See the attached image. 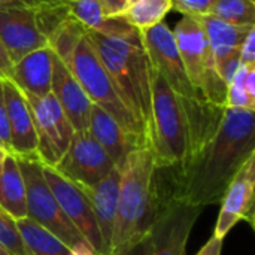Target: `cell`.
<instances>
[{"instance_id":"e575fe53","label":"cell","mask_w":255,"mask_h":255,"mask_svg":"<svg viewBox=\"0 0 255 255\" xmlns=\"http://www.w3.org/2000/svg\"><path fill=\"white\" fill-rule=\"evenodd\" d=\"M12 66H13V63L10 61V58H9V55H7V52H6V49L3 48V45H1V42H0V76H1L3 79H7V78H9L10 70H12Z\"/></svg>"},{"instance_id":"d590c367","label":"cell","mask_w":255,"mask_h":255,"mask_svg":"<svg viewBox=\"0 0 255 255\" xmlns=\"http://www.w3.org/2000/svg\"><path fill=\"white\" fill-rule=\"evenodd\" d=\"M244 87H245V91L248 93V96L255 100V66L248 69L245 81H244Z\"/></svg>"},{"instance_id":"83f0119b","label":"cell","mask_w":255,"mask_h":255,"mask_svg":"<svg viewBox=\"0 0 255 255\" xmlns=\"http://www.w3.org/2000/svg\"><path fill=\"white\" fill-rule=\"evenodd\" d=\"M172 9L181 12L182 15L190 16H202L208 15L212 6L218 0H170Z\"/></svg>"},{"instance_id":"2e32d148","label":"cell","mask_w":255,"mask_h":255,"mask_svg":"<svg viewBox=\"0 0 255 255\" xmlns=\"http://www.w3.org/2000/svg\"><path fill=\"white\" fill-rule=\"evenodd\" d=\"M10 130V152L19 157H37V134L30 106L22 91L9 79L1 81Z\"/></svg>"},{"instance_id":"1f68e13d","label":"cell","mask_w":255,"mask_h":255,"mask_svg":"<svg viewBox=\"0 0 255 255\" xmlns=\"http://www.w3.org/2000/svg\"><path fill=\"white\" fill-rule=\"evenodd\" d=\"M239 61L245 66H255V27L248 31L241 45Z\"/></svg>"},{"instance_id":"5bb4252c","label":"cell","mask_w":255,"mask_h":255,"mask_svg":"<svg viewBox=\"0 0 255 255\" xmlns=\"http://www.w3.org/2000/svg\"><path fill=\"white\" fill-rule=\"evenodd\" d=\"M197 18L202 22L203 30L206 33L217 64V70L220 76L224 79V82L229 85L241 64L239 61L241 45L253 27L233 25L214 15H202Z\"/></svg>"},{"instance_id":"ac0fdd59","label":"cell","mask_w":255,"mask_h":255,"mask_svg":"<svg viewBox=\"0 0 255 255\" xmlns=\"http://www.w3.org/2000/svg\"><path fill=\"white\" fill-rule=\"evenodd\" d=\"M88 131L106 151L115 166H121L131 151L146 145L145 140L124 130L118 121L96 105L91 106Z\"/></svg>"},{"instance_id":"60d3db41","label":"cell","mask_w":255,"mask_h":255,"mask_svg":"<svg viewBox=\"0 0 255 255\" xmlns=\"http://www.w3.org/2000/svg\"><path fill=\"white\" fill-rule=\"evenodd\" d=\"M1 81H3V78H1V76H0V82H1Z\"/></svg>"},{"instance_id":"3957f363","label":"cell","mask_w":255,"mask_h":255,"mask_svg":"<svg viewBox=\"0 0 255 255\" xmlns=\"http://www.w3.org/2000/svg\"><path fill=\"white\" fill-rule=\"evenodd\" d=\"M118 206L111 254L145 236L154 221L157 166L145 145L131 151L120 166Z\"/></svg>"},{"instance_id":"8992f818","label":"cell","mask_w":255,"mask_h":255,"mask_svg":"<svg viewBox=\"0 0 255 255\" xmlns=\"http://www.w3.org/2000/svg\"><path fill=\"white\" fill-rule=\"evenodd\" d=\"M172 31L187 75L199 97L214 106L226 108L227 84L217 70L206 33L199 18L182 15Z\"/></svg>"},{"instance_id":"f546056e","label":"cell","mask_w":255,"mask_h":255,"mask_svg":"<svg viewBox=\"0 0 255 255\" xmlns=\"http://www.w3.org/2000/svg\"><path fill=\"white\" fill-rule=\"evenodd\" d=\"M151 251H152V239H151V232H148L136 242L114 251L111 255H151Z\"/></svg>"},{"instance_id":"6da1fadb","label":"cell","mask_w":255,"mask_h":255,"mask_svg":"<svg viewBox=\"0 0 255 255\" xmlns=\"http://www.w3.org/2000/svg\"><path fill=\"white\" fill-rule=\"evenodd\" d=\"M255 154V111L226 108L214 137L173 179L170 199L205 209L221 203L229 185Z\"/></svg>"},{"instance_id":"8fae6325","label":"cell","mask_w":255,"mask_h":255,"mask_svg":"<svg viewBox=\"0 0 255 255\" xmlns=\"http://www.w3.org/2000/svg\"><path fill=\"white\" fill-rule=\"evenodd\" d=\"M42 172L48 187L51 188L54 197L57 199L61 211L67 217V220L76 227V230L82 235V238L90 244V247L102 255V238L100 232L85 193L61 176L54 167L42 164Z\"/></svg>"},{"instance_id":"44dd1931","label":"cell","mask_w":255,"mask_h":255,"mask_svg":"<svg viewBox=\"0 0 255 255\" xmlns=\"http://www.w3.org/2000/svg\"><path fill=\"white\" fill-rule=\"evenodd\" d=\"M67 4L70 15L91 31L106 36H126L136 30L121 16L108 18L100 0H69Z\"/></svg>"},{"instance_id":"d6986e66","label":"cell","mask_w":255,"mask_h":255,"mask_svg":"<svg viewBox=\"0 0 255 255\" xmlns=\"http://www.w3.org/2000/svg\"><path fill=\"white\" fill-rule=\"evenodd\" d=\"M54 52L49 46L36 49L13 63L9 81L22 93L43 97L51 93Z\"/></svg>"},{"instance_id":"f1b7e54d","label":"cell","mask_w":255,"mask_h":255,"mask_svg":"<svg viewBox=\"0 0 255 255\" xmlns=\"http://www.w3.org/2000/svg\"><path fill=\"white\" fill-rule=\"evenodd\" d=\"M69 0H0V9L4 7H27V9H43L67 4Z\"/></svg>"},{"instance_id":"7c38bea8","label":"cell","mask_w":255,"mask_h":255,"mask_svg":"<svg viewBox=\"0 0 255 255\" xmlns=\"http://www.w3.org/2000/svg\"><path fill=\"white\" fill-rule=\"evenodd\" d=\"M254 199L255 154L245 161L229 185L221 200V211L215 224L214 236L226 239L232 229L241 221L254 227Z\"/></svg>"},{"instance_id":"836d02e7","label":"cell","mask_w":255,"mask_h":255,"mask_svg":"<svg viewBox=\"0 0 255 255\" xmlns=\"http://www.w3.org/2000/svg\"><path fill=\"white\" fill-rule=\"evenodd\" d=\"M223 245H224V239L212 235V238L208 241V244H205V247L199 251L197 255H221Z\"/></svg>"},{"instance_id":"4fadbf2b","label":"cell","mask_w":255,"mask_h":255,"mask_svg":"<svg viewBox=\"0 0 255 255\" xmlns=\"http://www.w3.org/2000/svg\"><path fill=\"white\" fill-rule=\"evenodd\" d=\"M36 10L27 7L0 9V42L12 63L48 46L46 37L39 30Z\"/></svg>"},{"instance_id":"4316f807","label":"cell","mask_w":255,"mask_h":255,"mask_svg":"<svg viewBox=\"0 0 255 255\" xmlns=\"http://www.w3.org/2000/svg\"><path fill=\"white\" fill-rule=\"evenodd\" d=\"M0 244L12 255H31L21 239L15 220L3 209H0Z\"/></svg>"},{"instance_id":"f35d334b","label":"cell","mask_w":255,"mask_h":255,"mask_svg":"<svg viewBox=\"0 0 255 255\" xmlns=\"http://www.w3.org/2000/svg\"><path fill=\"white\" fill-rule=\"evenodd\" d=\"M0 255H12V254H10V253H9V251H7V250H6L4 247H3V245L0 244Z\"/></svg>"},{"instance_id":"74e56055","label":"cell","mask_w":255,"mask_h":255,"mask_svg":"<svg viewBox=\"0 0 255 255\" xmlns=\"http://www.w3.org/2000/svg\"><path fill=\"white\" fill-rule=\"evenodd\" d=\"M9 154H10V152H9L7 149H4L3 146H0V166L3 164V161L6 160V157H7Z\"/></svg>"},{"instance_id":"30bf717a","label":"cell","mask_w":255,"mask_h":255,"mask_svg":"<svg viewBox=\"0 0 255 255\" xmlns=\"http://www.w3.org/2000/svg\"><path fill=\"white\" fill-rule=\"evenodd\" d=\"M202 214V209L187 203L167 199L157 206L151 224V255H185L191 230Z\"/></svg>"},{"instance_id":"e0dca14e","label":"cell","mask_w":255,"mask_h":255,"mask_svg":"<svg viewBox=\"0 0 255 255\" xmlns=\"http://www.w3.org/2000/svg\"><path fill=\"white\" fill-rule=\"evenodd\" d=\"M120 166H115L106 178L93 187H79L90 200L100 238H102V255H111L112 235L118 206L120 190Z\"/></svg>"},{"instance_id":"d6a6232c","label":"cell","mask_w":255,"mask_h":255,"mask_svg":"<svg viewBox=\"0 0 255 255\" xmlns=\"http://www.w3.org/2000/svg\"><path fill=\"white\" fill-rule=\"evenodd\" d=\"M103 12L108 18L120 16L128 6L127 0H100Z\"/></svg>"},{"instance_id":"cb8c5ba5","label":"cell","mask_w":255,"mask_h":255,"mask_svg":"<svg viewBox=\"0 0 255 255\" xmlns=\"http://www.w3.org/2000/svg\"><path fill=\"white\" fill-rule=\"evenodd\" d=\"M85 31L87 28L72 15H69L48 37V46L63 63H66Z\"/></svg>"},{"instance_id":"603a6c76","label":"cell","mask_w":255,"mask_h":255,"mask_svg":"<svg viewBox=\"0 0 255 255\" xmlns=\"http://www.w3.org/2000/svg\"><path fill=\"white\" fill-rule=\"evenodd\" d=\"M170 10V0H137L128 4L120 16L136 30L143 31L163 22L164 16Z\"/></svg>"},{"instance_id":"277c9868","label":"cell","mask_w":255,"mask_h":255,"mask_svg":"<svg viewBox=\"0 0 255 255\" xmlns=\"http://www.w3.org/2000/svg\"><path fill=\"white\" fill-rule=\"evenodd\" d=\"M146 146L157 170L178 169L190 152V126L176 93L163 76L151 69V120L146 128Z\"/></svg>"},{"instance_id":"ba28073f","label":"cell","mask_w":255,"mask_h":255,"mask_svg":"<svg viewBox=\"0 0 255 255\" xmlns=\"http://www.w3.org/2000/svg\"><path fill=\"white\" fill-rule=\"evenodd\" d=\"M22 94L30 106L37 134V158L42 164L52 167L66 152L75 130L52 93L43 97Z\"/></svg>"},{"instance_id":"d4e9b609","label":"cell","mask_w":255,"mask_h":255,"mask_svg":"<svg viewBox=\"0 0 255 255\" xmlns=\"http://www.w3.org/2000/svg\"><path fill=\"white\" fill-rule=\"evenodd\" d=\"M208 15L239 27L255 25V0H218Z\"/></svg>"},{"instance_id":"8d00e7d4","label":"cell","mask_w":255,"mask_h":255,"mask_svg":"<svg viewBox=\"0 0 255 255\" xmlns=\"http://www.w3.org/2000/svg\"><path fill=\"white\" fill-rule=\"evenodd\" d=\"M67 255H99L87 242L85 244H79V245H75L73 248H70L69 254Z\"/></svg>"},{"instance_id":"5b68a950","label":"cell","mask_w":255,"mask_h":255,"mask_svg":"<svg viewBox=\"0 0 255 255\" xmlns=\"http://www.w3.org/2000/svg\"><path fill=\"white\" fill-rule=\"evenodd\" d=\"M64 64L78 79L93 105L108 112L124 130L146 142L145 128L121 100L87 31Z\"/></svg>"},{"instance_id":"4dcf8cb0","label":"cell","mask_w":255,"mask_h":255,"mask_svg":"<svg viewBox=\"0 0 255 255\" xmlns=\"http://www.w3.org/2000/svg\"><path fill=\"white\" fill-rule=\"evenodd\" d=\"M0 146H3L10 152V130H9V120H7V111L3 97V90H1V82H0Z\"/></svg>"},{"instance_id":"ffe728a7","label":"cell","mask_w":255,"mask_h":255,"mask_svg":"<svg viewBox=\"0 0 255 255\" xmlns=\"http://www.w3.org/2000/svg\"><path fill=\"white\" fill-rule=\"evenodd\" d=\"M0 209L15 221L27 217L25 185L13 154H9L0 166Z\"/></svg>"},{"instance_id":"9a60e30c","label":"cell","mask_w":255,"mask_h":255,"mask_svg":"<svg viewBox=\"0 0 255 255\" xmlns=\"http://www.w3.org/2000/svg\"><path fill=\"white\" fill-rule=\"evenodd\" d=\"M51 93L66 114L75 131H88L91 100L70 69L54 54Z\"/></svg>"},{"instance_id":"52a82bcc","label":"cell","mask_w":255,"mask_h":255,"mask_svg":"<svg viewBox=\"0 0 255 255\" xmlns=\"http://www.w3.org/2000/svg\"><path fill=\"white\" fill-rule=\"evenodd\" d=\"M15 157L25 185L27 217L43 229H46L48 232H51L52 235H55L69 248H73L79 244H85L87 241L67 220L51 188L48 187L42 172L40 160L36 155Z\"/></svg>"},{"instance_id":"484cf974","label":"cell","mask_w":255,"mask_h":255,"mask_svg":"<svg viewBox=\"0 0 255 255\" xmlns=\"http://www.w3.org/2000/svg\"><path fill=\"white\" fill-rule=\"evenodd\" d=\"M250 67L254 66H245L239 64L233 79L227 85V99H226V108H236V109H248L255 111V100L248 96L244 87V81L247 76V72Z\"/></svg>"},{"instance_id":"7402d4cb","label":"cell","mask_w":255,"mask_h":255,"mask_svg":"<svg viewBox=\"0 0 255 255\" xmlns=\"http://www.w3.org/2000/svg\"><path fill=\"white\" fill-rule=\"evenodd\" d=\"M21 239L31 255H67L70 248L66 247L55 235L30 220L28 217L15 221Z\"/></svg>"},{"instance_id":"ab89813d","label":"cell","mask_w":255,"mask_h":255,"mask_svg":"<svg viewBox=\"0 0 255 255\" xmlns=\"http://www.w3.org/2000/svg\"><path fill=\"white\" fill-rule=\"evenodd\" d=\"M128 1V4H131V3H134V1H137V0H127Z\"/></svg>"},{"instance_id":"7a4b0ae2","label":"cell","mask_w":255,"mask_h":255,"mask_svg":"<svg viewBox=\"0 0 255 255\" xmlns=\"http://www.w3.org/2000/svg\"><path fill=\"white\" fill-rule=\"evenodd\" d=\"M87 34L121 100L146 131L151 120L152 67L140 31L134 30L126 36H106L87 30Z\"/></svg>"},{"instance_id":"9c48e42d","label":"cell","mask_w":255,"mask_h":255,"mask_svg":"<svg viewBox=\"0 0 255 255\" xmlns=\"http://www.w3.org/2000/svg\"><path fill=\"white\" fill-rule=\"evenodd\" d=\"M52 167L78 187H93L106 178L115 164L90 131H75L66 152Z\"/></svg>"}]
</instances>
